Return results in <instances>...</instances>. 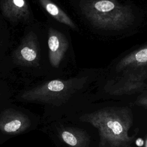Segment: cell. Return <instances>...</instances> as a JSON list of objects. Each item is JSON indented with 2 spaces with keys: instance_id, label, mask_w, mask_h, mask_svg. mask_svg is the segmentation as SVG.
<instances>
[{
  "instance_id": "obj_1",
  "label": "cell",
  "mask_w": 147,
  "mask_h": 147,
  "mask_svg": "<svg viewBox=\"0 0 147 147\" xmlns=\"http://www.w3.org/2000/svg\"><path fill=\"white\" fill-rule=\"evenodd\" d=\"M80 9L89 23L99 30L123 31L137 23V13L118 0H82Z\"/></svg>"
},
{
  "instance_id": "obj_2",
  "label": "cell",
  "mask_w": 147,
  "mask_h": 147,
  "mask_svg": "<svg viewBox=\"0 0 147 147\" xmlns=\"http://www.w3.org/2000/svg\"><path fill=\"white\" fill-rule=\"evenodd\" d=\"M86 82V77L53 79L24 91L20 98L25 102L59 106L80 90Z\"/></svg>"
},
{
  "instance_id": "obj_3",
  "label": "cell",
  "mask_w": 147,
  "mask_h": 147,
  "mask_svg": "<svg viewBox=\"0 0 147 147\" xmlns=\"http://www.w3.org/2000/svg\"><path fill=\"white\" fill-rule=\"evenodd\" d=\"M80 120L96 127L102 142L110 141L112 144L118 146L130 140L127 136L128 123L113 111L102 110L86 114L80 117Z\"/></svg>"
},
{
  "instance_id": "obj_4",
  "label": "cell",
  "mask_w": 147,
  "mask_h": 147,
  "mask_svg": "<svg viewBox=\"0 0 147 147\" xmlns=\"http://www.w3.org/2000/svg\"><path fill=\"white\" fill-rule=\"evenodd\" d=\"M14 62L21 65L36 67L38 65L40 53L37 38L32 32H29L22 38L13 55Z\"/></svg>"
},
{
  "instance_id": "obj_5",
  "label": "cell",
  "mask_w": 147,
  "mask_h": 147,
  "mask_svg": "<svg viewBox=\"0 0 147 147\" xmlns=\"http://www.w3.org/2000/svg\"><path fill=\"white\" fill-rule=\"evenodd\" d=\"M116 74H147V45L126 55L115 63Z\"/></svg>"
},
{
  "instance_id": "obj_6",
  "label": "cell",
  "mask_w": 147,
  "mask_h": 147,
  "mask_svg": "<svg viewBox=\"0 0 147 147\" xmlns=\"http://www.w3.org/2000/svg\"><path fill=\"white\" fill-rule=\"evenodd\" d=\"M30 126L28 115L21 111L8 108L0 113V131L7 134H18L24 132Z\"/></svg>"
},
{
  "instance_id": "obj_7",
  "label": "cell",
  "mask_w": 147,
  "mask_h": 147,
  "mask_svg": "<svg viewBox=\"0 0 147 147\" xmlns=\"http://www.w3.org/2000/svg\"><path fill=\"white\" fill-rule=\"evenodd\" d=\"M48 46L50 64L57 68L68 48V41L63 33L51 28L48 32Z\"/></svg>"
},
{
  "instance_id": "obj_8",
  "label": "cell",
  "mask_w": 147,
  "mask_h": 147,
  "mask_svg": "<svg viewBox=\"0 0 147 147\" xmlns=\"http://www.w3.org/2000/svg\"><path fill=\"white\" fill-rule=\"evenodd\" d=\"M3 15L12 22L23 21L30 17V9L26 0H0Z\"/></svg>"
},
{
  "instance_id": "obj_9",
  "label": "cell",
  "mask_w": 147,
  "mask_h": 147,
  "mask_svg": "<svg viewBox=\"0 0 147 147\" xmlns=\"http://www.w3.org/2000/svg\"><path fill=\"white\" fill-rule=\"evenodd\" d=\"M61 140L69 147H88L90 139L87 133L79 128L65 127L59 131Z\"/></svg>"
},
{
  "instance_id": "obj_10",
  "label": "cell",
  "mask_w": 147,
  "mask_h": 147,
  "mask_svg": "<svg viewBox=\"0 0 147 147\" xmlns=\"http://www.w3.org/2000/svg\"><path fill=\"white\" fill-rule=\"evenodd\" d=\"M44 10L57 21L68 27L76 29L77 26L72 20L59 6L51 0H38Z\"/></svg>"
},
{
  "instance_id": "obj_11",
  "label": "cell",
  "mask_w": 147,
  "mask_h": 147,
  "mask_svg": "<svg viewBox=\"0 0 147 147\" xmlns=\"http://www.w3.org/2000/svg\"><path fill=\"white\" fill-rule=\"evenodd\" d=\"M142 102H143L144 105H147V96H146V97H145L144 98H143V99H142Z\"/></svg>"
},
{
  "instance_id": "obj_12",
  "label": "cell",
  "mask_w": 147,
  "mask_h": 147,
  "mask_svg": "<svg viewBox=\"0 0 147 147\" xmlns=\"http://www.w3.org/2000/svg\"><path fill=\"white\" fill-rule=\"evenodd\" d=\"M145 147H147V139H146V141H145Z\"/></svg>"
},
{
  "instance_id": "obj_13",
  "label": "cell",
  "mask_w": 147,
  "mask_h": 147,
  "mask_svg": "<svg viewBox=\"0 0 147 147\" xmlns=\"http://www.w3.org/2000/svg\"><path fill=\"white\" fill-rule=\"evenodd\" d=\"M0 99H1V94H0Z\"/></svg>"
}]
</instances>
